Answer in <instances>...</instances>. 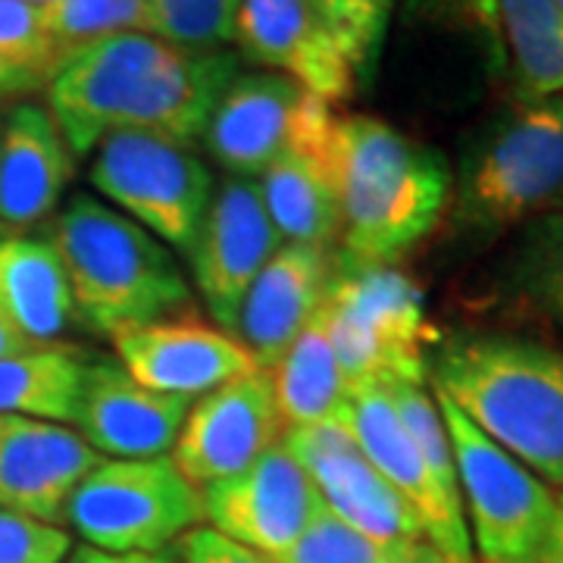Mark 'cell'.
Instances as JSON below:
<instances>
[{"label": "cell", "instance_id": "obj_1", "mask_svg": "<svg viewBox=\"0 0 563 563\" xmlns=\"http://www.w3.org/2000/svg\"><path fill=\"white\" fill-rule=\"evenodd\" d=\"M239 76L225 51L188 54L176 44L125 32L63 63L47 81V110L73 157H88L110 132H154L195 147L222 91Z\"/></svg>", "mask_w": 563, "mask_h": 563}, {"label": "cell", "instance_id": "obj_2", "mask_svg": "<svg viewBox=\"0 0 563 563\" xmlns=\"http://www.w3.org/2000/svg\"><path fill=\"white\" fill-rule=\"evenodd\" d=\"M329 169L344 257L361 263L395 266L439 225L454 191L444 154L366 113L335 117Z\"/></svg>", "mask_w": 563, "mask_h": 563}, {"label": "cell", "instance_id": "obj_3", "mask_svg": "<svg viewBox=\"0 0 563 563\" xmlns=\"http://www.w3.org/2000/svg\"><path fill=\"white\" fill-rule=\"evenodd\" d=\"M429 373L483 435L563 488V354L520 335H454Z\"/></svg>", "mask_w": 563, "mask_h": 563}, {"label": "cell", "instance_id": "obj_4", "mask_svg": "<svg viewBox=\"0 0 563 563\" xmlns=\"http://www.w3.org/2000/svg\"><path fill=\"white\" fill-rule=\"evenodd\" d=\"M51 244L69 282L73 317L91 332L113 339L191 303V285L169 247L91 195L63 207Z\"/></svg>", "mask_w": 563, "mask_h": 563}, {"label": "cell", "instance_id": "obj_5", "mask_svg": "<svg viewBox=\"0 0 563 563\" xmlns=\"http://www.w3.org/2000/svg\"><path fill=\"white\" fill-rule=\"evenodd\" d=\"M563 210V98L517 101L470 141L454 222L498 235Z\"/></svg>", "mask_w": 563, "mask_h": 563}, {"label": "cell", "instance_id": "obj_6", "mask_svg": "<svg viewBox=\"0 0 563 563\" xmlns=\"http://www.w3.org/2000/svg\"><path fill=\"white\" fill-rule=\"evenodd\" d=\"M322 313L347 388L363 383L426 385V351L435 332L426 320L420 285L407 273L342 254Z\"/></svg>", "mask_w": 563, "mask_h": 563}, {"label": "cell", "instance_id": "obj_7", "mask_svg": "<svg viewBox=\"0 0 563 563\" xmlns=\"http://www.w3.org/2000/svg\"><path fill=\"white\" fill-rule=\"evenodd\" d=\"M454 451L470 542L483 563H539L558 520V495L529 466L483 435L435 391Z\"/></svg>", "mask_w": 563, "mask_h": 563}, {"label": "cell", "instance_id": "obj_8", "mask_svg": "<svg viewBox=\"0 0 563 563\" xmlns=\"http://www.w3.org/2000/svg\"><path fill=\"white\" fill-rule=\"evenodd\" d=\"M203 520L201 488L163 454L98 463L73 492L63 523L101 551L157 554Z\"/></svg>", "mask_w": 563, "mask_h": 563}, {"label": "cell", "instance_id": "obj_9", "mask_svg": "<svg viewBox=\"0 0 563 563\" xmlns=\"http://www.w3.org/2000/svg\"><path fill=\"white\" fill-rule=\"evenodd\" d=\"M91 154L88 179L120 213L181 254L195 247L213 198V176L191 147L125 129L103 135Z\"/></svg>", "mask_w": 563, "mask_h": 563}, {"label": "cell", "instance_id": "obj_10", "mask_svg": "<svg viewBox=\"0 0 563 563\" xmlns=\"http://www.w3.org/2000/svg\"><path fill=\"white\" fill-rule=\"evenodd\" d=\"M282 444L320 488L322 504L347 526L383 542H429L417 510L366 461L351 429V413L295 426Z\"/></svg>", "mask_w": 563, "mask_h": 563}, {"label": "cell", "instance_id": "obj_11", "mask_svg": "<svg viewBox=\"0 0 563 563\" xmlns=\"http://www.w3.org/2000/svg\"><path fill=\"white\" fill-rule=\"evenodd\" d=\"M201 495L210 529L269 561L298 542L325 507L320 488L282 442L239 476L201 488Z\"/></svg>", "mask_w": 563, "mask_h": 563}, {"label": "cell", "instance_id": "obj_12", "mask_svg": "<svg viewBox=\"0 0 563 563\" xmlns=\"http://www.w3.org/2000/svg\"><path fill=\"white\" fill-rule=\"evenodd\" d=\"M279 247L282 235L263 207L261 185L247 176L222 179L188 251L195 285L220 329H235L247 288Z\"/></svg>", "mask_w": 563, "mask_h": 563}, {"label": "cell", "instance_id": "obj_13", "mask_svg": "<svg viewBox=\"0 0 563 563\" xmlns=\"http://www.w3.org/2000/svg\"><path fill=\"white\" fill-rule=\"evenodd\" d=\"M282 439L285 422L273 385L257 369L207 391L195 407H188L179 439L173 444V463L188 483L207 488L239 476Z\"/></svg>", "mask_w": 563, "mask_h": 563}, {"label": "cell", "instance_id": "obj_14", "mask_svg": "<svg viewBox=\"0 0 563 563\" xmlns=\"http://www.w3.org/2000/svg\"><path fill=\"white\" fill-rule=\"evenodd\" d=\"M351 429L366 461L417 510L426 539L442 554L444 563H473V542L463 517V501L448 495L432 479L420 448L407 432L383 383H363L351 388Z\"/></svg>", "mask_w": 563, "mask_h": 563}, {"label": "cell", "instance_id": "obj_15", "mask_svg": "<svg viewBox=\"0 0 563 563\" xmlns=\"http://www.w3.org/2000/svg\"><path fill=\"white\" fill-rule=\"evenodd\" d=\"M120 366L144 388L191 398L257 373L261 366L235 335L191 310L132 325L113 335Z\"/></svg>", "mask_w": 563, "mask_h": 563}, {"label": "cell", "instance_id": "obj_16", "mask_svg": "<svg viewBox=\"0 0 563 563\" xmlns=\"http://www.w3.org/2000/svg\"><path fill=\"white\" fill-rule=\"evenodd\" d=\"M232 41L247 60L279 69L332 107L361 91L320 0H242Z\"/></svg>", "mask_w": 563, "mask_h": 563}, {"label": "cell", "instance_id": "obj_17", "mask_svg": "<svg viewBox=\"0 0 563 563\" xmlns=\"http://www.w3.org/2000/svg\"><path fill=\"white\" fill-rule=\"evenodd\" d=\"M103 457L69 426L0 417V510L60 526L66 504Z\"/></svg>", "mask_w": 563, "mask_h": 563}, {"label": "cell", "instance_id": "obj_18", "mask_svg": "<svg viewBox=\"0 0 563 563\" xmlns=\"http://www.w3.org/2000/svg\"><path fill=\"white\" fill-rule=\"evenodd\" d=\"M188 407V398L139 385L120 363L98 361L85 363L73 422L98 454H113L117 461H147L173 451Z\"/></svg>", "mask_w": 563, "mask_h": 563}, {"label": "cell", "instance_id": "obj_19", "mask_svg": "<svg viewBox=\"0 0 563 563\" xmlns=\"http://www.w3.org/2000/svg\"><path fill=\"white\" fill-rule=\"evenodd\" d=\"M303 101L301 85L276 73L235 76L207 120L203 147L229 176L266 173L291 147Z\"/></svg>", "mask_w": 563, "mask_h": 563}, {"label": "cell", "instance_id": "obj_20", "mask_svg": "<svg viewBox=\"0 0 563 563\" xmlns=\"http://www.w3.org/2000/svg\"><path fill=\"white\" fill-rule=\"evenodd\" d=\"M335 276L332 251L282 244L244 295L235 339L251 351L263 373L285 357L307 322L320 313Z\"/></svg>", "mask_w": 563, "mask_h": 563}, {"label": "cell", "instance_id": "obj_21", "mask_svg": "<svg viewBox=\"0 0 563 563\" xmlns=\"http://www.w3.org/2000/svg\"><path fill=\"white\" fill-rule=\"evenodd\" d=\"M73 179V151L41 103H16L0 122V225L47 220Z\"/></svg>", "mask_w": 563, "mask_h": 563}, {"label": "cell", "instance_id": "obj_22", "mask_svg": "<svg viewBox=\"0 0 563 563\" xmlns=\"http://www.w3.org/2000/svg\"><path fill=\"white\" fill-rule=\"evenodd\" d=\"M0 313L38 347L63 344L76 317L63 263L47 239L0 235Z\"/></svg>", "mask_w": 563, "mask_h": 563}, {"label": "cell", "instance_id": "obj_23", "mask_svg": "<svg viewBox=\"0 0 563 563\" xmlns=\"http://www.w3.org/2000/svg\"><path fill=\"white\" fill-rule=\"evenodd\" d=\"M263 207L285 244H307L332 251L342 242V207L325 154L285 151L261 173Z\"/></svg>", "mask_w": 563, "mask_h": 563}, {"label": "cell", "instance_id": "obj_24", "mask_svg": "<svg viewBox=\"0 0 563 563\" xmlns=\"http://www.w3.org/2000/svg\"><path fill=\"white\" fill-rule=\"evenodd\" d=\"M266 376L273 385L285 432L295 426L339 420L351 413V388L344 383L322 307Z\"/></svg>", "mask_w": 563, "mask_h": 563}, {"label": "cell", "instance_id": "obj_25", "mask_svg": "<svg viewBox=\"0 0 563 563\" xmlns=\"http://www.w3.org/2000/svg\"><path fill=\"white\" fill-rule=\"evenodd\" d=\"M501 41L520 101L563 98V10L554 0H498Z\"/></svg>", "mask_w": 563, "mask_h": 563}, {"label": "cell", "instance_id": "obj_26", "mask_svg": "<svg viewBox=\"0 0 563 563\" xmlns=\"http://www.w3.org/2000/svg\"><path fill=\"white\" fill-rule=\"evenodd\" d=\"M85 357L73 344L38 347L20 357H0V417H38L73 422Z\"/></svg>", "mask_w": 563, "mask_h": 563}, {"label": "cell", "instance_id": "obj_27", "mask_svg": "<svg viewBox=\"0 0 563 563\" xmlns=\"http://www.w3.org/2000/svg\"><path fill=\"white\" fill-rule=\"evenodd\" d=\"M273 563H444L429 542H383L347 526L329 507Z\"/></svg>", "mask_w": 563, "mask_h": 563}, {"label": "cell", "instance_id": "obj_28", "mask_svg": "<svg viewBox=\"0 0 563 563\" xmlns=\"http://www.w3.org/2000/svg\"><path fill=\"white\" fill-rule=\"evenodd\" d=\"M507 285L529 310L563 325V210L526 225L507 266Z\"/></svg>", "mask_w": 563, "mask_h": 563}, {"label": "cell", "instance_id": "obj_29", "mask_svg": "<svg viewBox=\"0 0 563 563\" xmlns=\"http://www.w3.org/2000/svg\"><path fill=\"white\" fill-rule=\"evenodd\" d=\"M44 22L57 63L63 66L98 41L144 32L147 0H57L44 7Z\"/></svg>", "mask_w": 563, "mask_h": 563}, {"label": "cell", "instance_id": "obj_30", "mask_svg": "<svg viewBox=\"0 0 563 563\" xmlns=\"http://www.w3.org/2000/svg\"><path fill=\"white\" fill-rule=\"evenodd\" d=\"M242 0H147L144 35L176 44L188 54L220 51L235 35Z\"/></svg>", "mask_w": 563, "mask_h": 563}, {"label": "cell", "instance_id": "obj_31", "mask_svg": "<svg viewBox=\"0 0 563 563\" xmlns=\"http://www.w3.org/2000/svg\"><path fill=\"white\" fill-rule=\"evenodd\" d=\"M320 7L335 38L342 44V51L347 54V60L354 66L361 88L369 85L376 63H379L395 0H320Z\"/></svg>", "mask_w": 563, "mask_h": 563}, {"label": "cell", "instance_id": "obj_32", "mask_svg": "<svg viewBox=\"0 0 563 563\" xmlns=\"http://www.w3.org/2000/svg\"><path fill=\"white\" fill-rule=\"evenodd\" d=\"M0 57L38 76L47 88L60 69L54 44L47 35L44 10L29 0H0Z\"/></svg>", "mask_w": 563, "mask_h": 563}, {"label": "cell", "instance_id": "obj_33", "mask_svg": "<svg viewBox=\"0 0 563 563\" xmlns=\"http://www.w3.org/2000/svg\"><path fill=\"white\" fill-rule=\"evenodd\" d=\"M69 551L73 536L63 526L0 510V563H63Z\"/></svg>", "mask_w": 563, "mask_h": 563}, {"label": "cell", "instance_id": "obj_34", "mask_svg": "<svg viewBox=\"0 0 563 563\" xmlns=\"http://www.w3.org/2000/svg\"><path fill=\"white\" fill-rule=\"evenodd\" d=\"M407 16L420 22H439L454 29H470L488 41L492 54L501 57V22H498V0H407Z\"/></svg>", "mask_w": 563, "mask_h": 563}, {"label": "cell", "instance_id": "obj_35", "mask_svg": "<svg viewBox=\"0 0 563 563\" xmlns=\"http://www.w3.org/2000/svg\"><path fill=\"white\" fill-rule=\"evenodd\" d=\"M176 554L181 563H273L257 551L225 539L210 526H195L176 542Z\"/></svg>", "mask_w": 563, "mask_h": 563}, {"label": "cell", "instance_id": "obj_36", "mask_svg": "<svg viewBox=\"0 0 563 563\" xmlns=\"http://www.w3.org/2000/svg\"><path fill=\"white\" fill-rule=\"evenodd\" d=\"M63 563H181L176 548H166L157 554H113V551H101L91 544H79L66 554Z\"/></svg>", "mask_w": 563, "mask_h": 563}, {"label": "cell", "instance_id": "obj_37", "mask_svg": "<svg viewBox=\"0 0 563 563\" xmlns=\"http://www.w3.org/2000/svg\"><path fill=\"white\" fill-rule=\"evenodd\" d=\"M44 88V81L32 73L20 69L16 63L3 60L0 57V98H25V95H35Z\"/></svg>", "mask_w": 563, "mask_h": 563}, {"label": "cell", "instance_id": "obj_38", "mask_svg": "<svg viewBox=\"0 0 563 563\" xmlns=\"http://www.w3.org/2000/svg\"><path fill=\"white\" fill-rule=\"evenodd\" d=\"M38 351V344H32L13 322L0 313V357H20V354H32Z\"/></svg>", "mask_w": 563, "mask_h": 563}, {"label": "cell", "instance_id": "obj_39", "mask_svg": "<svg viewBox=\"0 0 563 563\" xmlns=\"http://www.w3.org/2000/svg\"><path fill=\"white\" fill-rule=\"evenodd\" d=\"M548 558L554 563H563V495H558V520H554V532H551V544H548Z\"/></svg>", "mask_w": 563, "mask_h": 563}, {"label": "cell", "instance_id": "obj_40", "mask_svg": "<svg viewBox=\"0 0 563 563\" xmlns=\"http://www.w3.org/2000/svg\"><path fill=\"white\" fill-rule=\"evenodd\" d=\"M29 3H35V7H41V10H44V7H51V3H57V0H29Z\"/></svg>", "mask_w": 563, "mask_h": 563}, {"label": "cell", "instance_id": "obj_41", "mask_svg": "<svg viewBox=\"0 0 563 563\" xmlns=\"http://www.w3.org/2000/svg\"><path fill=\"white\" fill-rule=\"evenodd\" d=\"M539 563H554V561H551V558H542V561H539Z\"/></svg>", "mask_w": 563, "mask_h": 563}]
</instances>
